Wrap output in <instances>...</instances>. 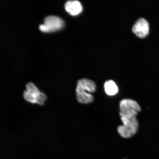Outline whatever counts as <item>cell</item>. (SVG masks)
Masks as SVG:
<instances>
[{
    "label": "cell",
    "instance_id": "cell-1",
    "mask_svg": "<svg viewBox=\"0 0 159 159\" xmlns=\"http://www.w3.org/2000/svg\"><path fill=\"white\" fill-rule=\"evenodd\" d=\"M96 85L93 81L89 79L80 80L77 83L76 89L77 98L79 102L82 104H88L93 100V95L90 93H94Z\"/></svg>",
    "mask_w": 159,
    "mask_h": 159
},
{
    "label": "cell",
    "instance_id": "cell-2",
    "mask_svg": "<svg viewBox=\"0 0 159 159\" xmlns=\"http://www.w3.org/2000/svg\"><path fill=\"white\" fill-rule=\"evenodd\" d=\"M123 125L119 126L118 132L122 138H129L134 136L137 132L139 124L136 117H121Z\"/></svg>",
    "mask_w": 159,
    "mask_h": 159
},
{
    "label": "cell",
    "instance_id": "cell-3",
    "mask_svg": "<svg viewBox=\"0 0 159 159\" xmlns=\"http://www.w3.org/2000/svg\"><path fill=\"white\" fill-rule=\"evenodd\" d=\"M26 90L24 92V97L28 102L39 105L44 104L47 97L44 93H41L33 83H27Z\"/></svg>",
    "mask_w": 159,
    "mask_h": 159
},
{
    "label": "cell",
    "instance_id": "cell-4",
    "mask_svg": "<svg viewBox=\"0 0 159 159\" xmlns=\"http://www.w3.org/2000/svg\"><path fill=\"white\" fill-rule=\"evenodd\" d=\"M141 109L138 103L132 99H125L120 103V112L121 117H136Z\"/></svg>",
    "mask_w": 159,
    "mask_h": 159
},
{
    "label": "cell",
    "instance_id": "cell-5",
    "mask_svg": "<svg viewBox=\"0 0 159 159\" xmlns=\"http://www.w3.org/2000/svg\"><path fill=\"white\" fill-rule=\"evenodd\" d=\"M65 23L60 17L49 16L45 18L43 24L40 25L39 29L44 33L53 32L62 29Z\"/></svg>",
    "mask_w": 159,
    "mask_h": 159
},
{
    "label": "cell",
    "instance_id": "cell-6",
    "mask_svg": "<svg viewBox=\"0 0 159 159\" xmlns=\"http://www.w3.org/2000/svg\"><path fill=\"white\" fill-rule=\"evenodd\" d=\"M149 23L143 18L139 19L133 26L132 31L137 36L143 38L148 34Z\"/></svg>",
    "mask_w": 159,
    "mask_h": 159
},
{
    "label": "cell",
    "instance_id": "cell-7",
    "mask_svg": "<svg viewBox=\"0 0 159 159\" xmlns=\"http://www.w3.org/2000/svg\"><path fill=\"white\" fill-rule=\"evenodd\" d=\"M65 9L69 14L72 16L78 15L83 11V7L80 2L77 1H68L66 3Z\"/></svg>",
    "mask_w": 159,
    "mask_h": 159
},
{
    "label": "cell",
    "instance_id": "cell-8",
    "mask_svg": "<svg viewBox=\"0 0 159 159\" xmlns=\"http://www.w3.org/2000/svg\"><path fill=\"white\" fill-rule=\"evenodd\" d=\"M105 93L109 96H113L117 94L118 88L116 83L112 80L107 81L104 84Z\"/></svg>",
    "mask_w": 159,
    "mask_h": 159
}]
</instances>
